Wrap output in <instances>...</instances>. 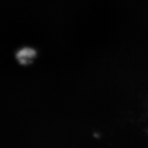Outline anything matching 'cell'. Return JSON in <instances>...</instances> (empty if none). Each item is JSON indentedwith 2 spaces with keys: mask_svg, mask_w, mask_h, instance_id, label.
<instances>
[{
  "mask_svg": "<svg viewBox=\"0 0 148 148\" xmlns=\"http://www.w3.org/2000/svg\"><path fill=\"white\" fill-rule=\"evenodd\" d=\"M33 57V51L30 49H25V51H22L21 53L18 55V58L22 61L23 63H27L28 61H30Z\"/></svg>",
  "mask_w": 148,
  "mask_h": 148,
  "instance_id": "obj_1",
  "label": "cell"
}]
</instances>
